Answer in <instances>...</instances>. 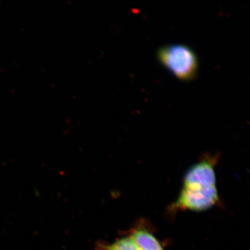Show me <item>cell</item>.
<instances>
[{
  "mask_svg": "<svg viewBox=\"0 0 250 250\" xmlns=\"http://www.w3.org/2000/svg\"><path fill=\"white\" fill-rule=\"evenodd\" d=\"M218 157L217 155L202 156L184 174L182 188L203 190L217 187L215 166Z\"/></svg>",
  "mask_w": 250,
  "mask_h": 250,
  "instance_id": "obj_3",
  "label": "cell"
},
{
  "mask_svg": "<svg viewBox=\"0 0 250 250\" xmlns=\"http://www.w3.org/2000/svg\"><path fill=\"white\" fill-rule=\"evenodd\" d=\"M100 250H139L132 238L128 235L118 238L114 242L100 246Z\"/></svg>",
  "mask_w": 250,
  "mask_h": 250,
  "instance_id": "obj_5",
  "label": "cell"
},
{
  "mask_svg": "<svg viewBox=\"0 0 250 250\" xmlns=\"http://www.w3.org/2000/svg\"><path fill=\"white\" fill-rule=\"evenodd\" d=\"M157 57L163 66L179 80L188 82L196 77L198 58L189 46L182 44L164 46L158 51Z\"/></svg>",
  "mask_w": 250,
  "mask_h": 250,
  "instance_id": "obj_1",
  "label": "cell"
},
{
  "mask_svg": "<svg viewBox=\"0 0 250 250\" xmlns=\"http://www.w3.org/2000/svg\"><path fill=\"white\" fill-rule=\"evenodd\" d=\"M139 250H164L161 243L144 222H139L128 231Z\"/></svg>",
  "mask_w": 250,
  "mask_h": 250,
  "instance_id": "obj_4",
  "label": "cell"
},
{
  "mask_svg": "<svg viewBox=\"0 0 250 250\" xmlns=\"http://www.w3.org/2000/svg\"><path fill=\"white\" fill-rule=\"evenodd\" d=\"M219 202L220 197L217 187L203 190L182 188L178 197L169 207V212L173 213L182 210L205 211L218 205Z\"/></svg>",
  "mask_w": 250,
  "mask_h": 250,
  "instance_id": "obj_2",
  "label": "cell"
}]
</instances>
